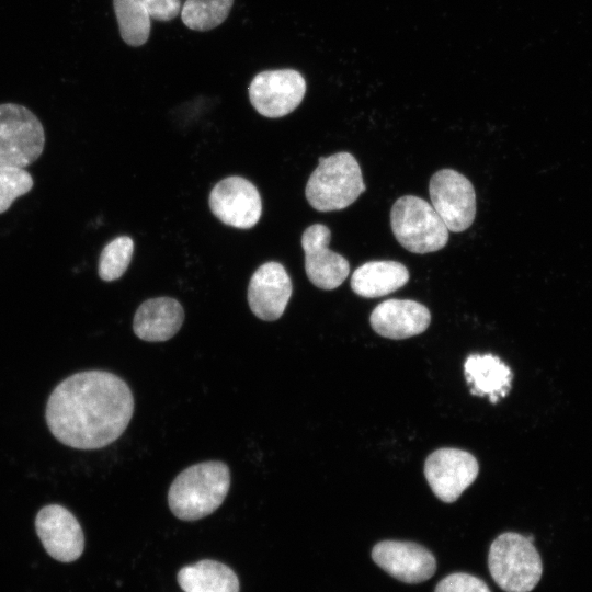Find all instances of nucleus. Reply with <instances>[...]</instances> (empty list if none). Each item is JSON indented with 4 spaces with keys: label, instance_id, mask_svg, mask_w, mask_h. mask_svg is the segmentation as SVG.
Listing matches in <instances>:
<instances>
[{
    "label": "nucleus",
    "instance_id": "obj_1",
    "mask_svg": "<svg viewBox=\"0 0 592 592\" xmlns=\"http://www.w3.org/2000/svg\"><path fill=\"white\" fill-rule=\"evenodd\" d=\"M134 412L128 385L105 371L76 373L50 394L45 418L52 434L78 449H98L115 442Z\"/></svg>",
    "mask_w": 592,
    "mask_h": 592
},
{
    "label": "nucleus",
    "instance_id": "obj_2",
    "mask_svg": "<svg viewBox=\"0 0 592 592\" xmlns=\"http://www.w3.org/2000/svg\"><path fill=\"white\" fill-rule=\"evenodd\" d=\"M230 488L228 466L219 460L192 465L172 481L168 503L172 513L183 521H196L216 511Z\"/></svg>",
    "mask_w": 592,
    "mask_h": 592
},
{
    "label": "nucleus",
    "instance_id": "obj_3",
    "mask_svg": "<svg viewBox=\"0 0 592 592\" xmlns=\"http://www.w3.org/2000/svg\"><path fill=\"white\" fill-rule=\"evenodd\" d=\"M365 189L358 162L343 151L319 159L307 181L305 195L316 210L332 212L353 204Z\"/></svg>",
    "mask_w": 592,
    "mask_h": 592
},
{
    "label": "nucleus",
    "instance_id": "obj_4",
    "mask_svg": "<svg viewBox=\"0 0 592 592\" xmlns=\"http://www.w3.org/2000/svg\"><path fill=\"white\" fill-rule=\"evenodd\" d=\"M488 567L505 592H531L543 574L542 558L533 542L515 532L502 533L491 543Z\"/></svg>",
    "mask_w": 592,
    "mask_h": 592
},
{
    "label": "nucleus",
    "instance_id": "obj_5",
    "mask_svg": "<svg viewBox=\"0 0 592 592\" xmlns=\"http://www.w3.org/2000/svg\"><path fill=\"white\" fill-rule=\"evenodd\" d=\"M390 225L397 241L418 254L443 249L448 229L433 206L414 195L399 197L390 210Z\"/></svg>",
    "mask_w": 592,
    "mask_h": 592
},
{
    "label": "nucleus",
    "instance_id": "obj_6",
    "mask_svg": "<svg viewBox=\"0 0 592 592\" xmlns=\"http://www.w3.org/2000/svg\"><path fill=\"white\" fill-rule=\"evenodd\" d=\"M45 145L44 127L27 107L0 104V164L24 168L42 155Z\"/></svg>",
    "mask_w": 592,
    "mask_h": 592
},
{
    "label": "nucleus",
    "instance_id": "obj_7",
    "mask_svg": "<svg viewBox=\"0 0 592 592\" xmlns=\"http://www.w3.org/2000/svg\"><path fill=\"white\" fill-rule=\"evenodd\" d=\"M431 205L448 231L468 229L476 216V194L471 182L453 169H441L430 179Z\"/></svg>",
    "mask_w": 592,
    "mask_h": 592
},
{
    "label": "nucleus",
    "instance_id": "obj_8",
    "mask_svg": "<svg viewBox=\"0 0 592 592\" xmlns=\"http://www.w3.org/2000/svg\"><path fill=\"white\" fill-rule=\"evenodd\" d=\"M249 99L259 114L270 118L293 112L306 93V81L294 69H276L259 72L249 86Z\"/></svg>",
    "mask_w": 592,
    "mask_h": 592
},
{
    "label": "nucleus",
    "instance_id": "obj_9",
    "mask_svg": "<svg viewBox=\"0 0 592 592\" xmlns=\"http://www.w3.org/2000/svg\"><path fill=\"white\" fill-rule=\"evenodd\" d=\"M474 455L458 448H439L424 464V476L434 494L443 502L456 501L478 475Z\"/></svg>",
    "mask_w": 592,
    "mask_h": 592
},
{
    "label": "nucleus",
    "instance_id": "obj_10",
    "mask_svg": "<svg viewBox=\"0 0 592 592\" xmlns=\"http://www.w3.org/2000/svg\"><path fill=\"white\" fill-rule=\"evenodd\" d=\"M212 213L224 224L252 228L262 214L261 196L250 181L242 177H228L219 181L209 193Z\"/></svg>",
    "mask_w": 592,
    "mask_h": 592
},
{
    "label": "nucleus",
    "instance_id": "obj_11",
    "mask_svg": "<svg viewBox=\"0 0 592 592\" xmlns=\"http://www.w3.org/2000/svg\"><path fill=\"white\" fill-rule=\"evenodd\" d=\"M330 239L327 226L314 224L305 229L300 240L306 275L315 286L326 291L339 287L350 273L349 261L329 249Z\"/></svg>",
    "mask_w": 592,
    "mask_h": 592
},
{
    "label": "nucleus",
    "instance_id": "obj_12",
    "mask_svg": "<svg viewBox=\"0 0 592 592\" xmlns=\"http://www.w3.org/2000/svg\"><path fill=\"white\" fill-rule=\"evenodd\" d=\"M37 535L54 559L71 562L78 559L84 548L82 528L66 508L49 504L39 510L35 520Z\"/></svg>",
    "mask_w": 592,
    "mask_h": 592
},
{
    "label": "nucleus",
    "instance_id": "obj_13",
    "mask_svg": "<svg viewBox=\"0 0 592 592\" xmlns=\"http://www.w3.org/2000/svg\"><path fill=\"white\" fill-rule=\"evenodd\" d=\"M372 559L388 574L405 583L423 582L436 570L433 554L412 542H379L372 549Z\"/></svg>",
    "mask_w": 592,
    "mask_h": 592
},
{
    "label": "nucleus",
    "instance_id": "obj_14",
    "mask_svg": "<svg viewBox=\"0 0 592 592\" xmlns=\"http://www.w3.org/2000/svg\"><path fill=\"white\" fill-rule=\"evenodd\" d=\"M292 282L278 262H266L257 269L248 285V304L259 319L281 318L292 296Z\"/></svg>",
    "mask_w": 592,
    "mask_h": 592
},
{
    "label": "nucleus",
    "instance_id": "obj_15",
    "mask_svg": "<svg viewBox=\"0 0 592 592\" xmlns=\"http://www.w3.org/2000/svg\"><path fill=\"white\" fill-rule=\"evenodd\" d=\"M431 321L429 309L411 299H387L371 314L373 330L388 339H407L424 332Z\"/></svg>",
    "mask_w": 592,
    "mask_h": 592
},
{
    "label": "nucleus",
    "instance_id": "obj_16",
    "mask_svg": "<svg viewBox=\"0 0 592 592\" xmlns=\"http://www.w3.org/2000/svg\"><path fill=\"white\" fill-rule=\"evenodd\" d=\"M184 321L182 305L171 297L145 300L133 320L135 334L148 342H162L174 337Z\"/></svg>",
    "mask_w": 592,
    "mask_h": 592
},
{
    "label": "nucleus",
    "instance_id": "obj_17",
    "mask_svg": "<svg viewBox=\"0 0 592 592\" xmlns=\"http://www.w3.org/2000/svg\"><path fill=\"white\" fill-rule=\"evenodd\" d=\"M464 372L473 395L489 396L494 403L510 391L512 372L498 356L471 354L465 361Z\"/></svg>",
    "mask_w": 592,
    "mask_h": 592
},
{
    "label": "nucleus",
    "instance_id": "obj_18",
    "mask_svg": "<svg viewBox=\"0 0 592 592\" xmlns=\"http://www.w3.org/2000/svg\"><path fill=\"white\" fill-rule=\"evenodd\" d=\"M409 281V271L397 261H368L351 276V288L358 296L376 298L394 293Z\"/></svg>",
    "mask_w": 592,
    "mask_h": 592
},
{
    "label": "nucleus",
    "instance_id": "obj_19",
    "mask_svg": "<svg viewBox=\"0 0 592 592\" xmlns=\"http://www.w3.org/2000/svg\"><path fill=\"white\" fill-rule=\"evenodd\" d=\"M178 582L184 592H239L235 572L214 560H202L182 568Z\"/></svg>",
    "mask_w": 592,
    "mask_h": 592
},
{
    "label": "nucleus",
    "instance_id": "obj_20",
    "mask_svg": "<svg viewBox=\"0 0 592 592\" xmlns=\"http://www.w3.org/2000/svg\"><path fill=\"white\" fill-rule=\"evenodd\" d=\"M122 39L129 46L144 45L150 34V15L143 0H113Z\"/></svg>",
    "mask_w": 592,
    "mask_h": 592
},
{
    "label": "nucleus",
    "instance_id": "obj_21",
    "mask_svg": "<svg viewBox=\"0 0 592 592\" xmlns=\"http://www.w3.org/2000/svg\"><path fill=\"white\" fill-rule=\"evenodd\" d=\"M232 4L234 0H185L181 19L193 31H209L228 18Z\"/></svg>",
    "mask_w": 592,
    "mask_h": 592
},
{
    "label": "nucleus",
    "instance_id": "obj_22",
    "mask_svg": "<svg viewBox=\"0 0 592 592\" xmlns=\"http://www.w3.org/2000/svg\"><path fill=\"white\" fill-rule=\"evenodd\" d=\"M133 251L134 242L128 236H119L110 241L99 258V276L105 282L119 278L132 261Z\"/></svg>",
    "mask_w": 592,
    "mask_h": 592
},
{
    "label": "nucleus",
    "instance_id": "obj_23",
    "mask_svg": "<svg viewBox=\"0 0 592 592\" xmlns=\"http://www.w3.org/2000/svg\"><path fill=\"white\" fill-rule=\"evenodd\" d=\"M33 179L24 168L0 164V214L33 187Z\"/></svg>",
    "mask_w": 592,
    "mask_h": 592
},
{
    "label": "nucleus",
    "instance_id": "obj_24",
    "mask_svg": "<svg viewBox=\"0 0 592 592\" xmlns=\"http://www.w3.org/2000/svg\"><path fill=\"white\" fill-rule=\"evenodd\" d=\"M434 592H491L479 578L465 572L451 573L443 578Z\"/></svg>",
    "mask_w": 592,
    "mask_h": 592
},
{
    "label": "nucleus",
    "instance_id": "obj_25",
    "mask_svg": "<svg viewBox=\"0 0 592 592\" xmlns=\"http://www.w3.org/2000/svg\"><path fill=\"white\" fill-rule=\"evenodd\" d=\"M151 19L171 21L181 13V0H143Z\"/></svg>",
    "mask_w": 592,
    "mask_h": 592
}]
</instances>
